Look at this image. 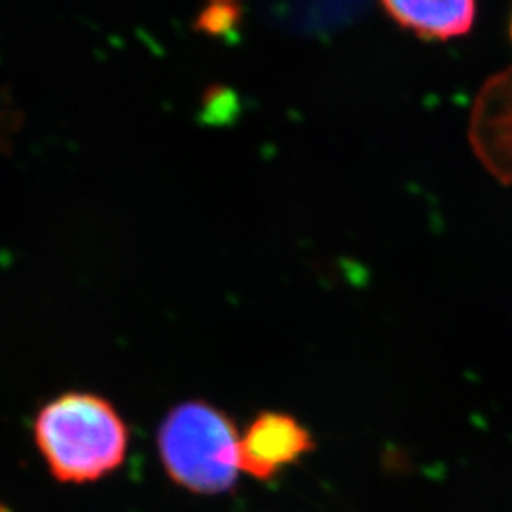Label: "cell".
Returning a JSON list of instances; mask_svg holds the SVG:
<instances>
[{
    "label": "cell",
    "instance_id": "cell-2",
    "mask_svg": "<svg viewBox=\"0 0 512 512\" xmlns=\"http://www.w3.org/2000/svg\"><path fill=\"white\" fill-rule=\"evenodd\" d=\"M156 444L167 476L190 494H226L238 482V427L215 404L184 401L173 406Z\"/></svg>",
    "mask_w": 512,
    "mask_h": 512
},
{
    "label": "cell",
    "instance_id": "cell-8",
    "mask_svg": "<svg viewBox=\"0 0 512 512\" xmlns=\"http://www.w3.org/2000/svg\"><path fill=\"white\" fill-rule=\"evenodd\" d=\"M213 2H215V4H222V6H232L234 0H213Z\"/></svg>",
    "mask_w": 512,
    "mask_h": 512
},
{
    "label": "cell",
    "instance_id": "cell-7",
    "mask_svg": "<svg viewBox=\"0 0 512 512\" xmlns=\"http://www.w3.org/2000/svg\"><path fill=\"white\" fill-rule=\"evenodd\" d=\"M239 19V10L236 6H222L215 4L207 10L200 19V27L207 29L211 35H224L228 33Z\"/></svg>",
    "mask_w": 512,
    "mask_h": 512
},
{
    "label": "cell",
    "instance_id": "cell-1",
    "mask_svg": "<svg viewBox=\"0 0 512 512\" xmlns=\"http://www.w3.org/2000/svg\"><path fill=\"white\" fill-rule=\"evenodd\" d=\"M33 439L55 480L90 484L112 475L126 461L129 429L105 397L67 391L38 410Z\"/></svg>",
    "mask_w": 512,
    "mask_h": 512
},
{
    "label": "cell",
    "instance_id": "cell-4",
    "mask_svg": "<svg viewBox=\"0 0 512 512\" xmlns=\"http://www.w3.org/2000/svg\"><path fill=\"white\" fill-rule=\"evenodd\" d=\"M469 139L490 175L512 186V69L490 78L478 93Z\"/></svg>",
    "mask_w": 512,
    "mask_h": 512
},
{
    "label": "cell",
    "instance_id": "cell-5",
    "mask_svg": "<svg viewBox=\"0 0 512 512\" xmlns=\"http://www.w3.org/2000/svg\"><path fill=\"white\" fill-rule=\"evenodd\" d=\"M387 14L421 38L463 37L475 23L476 0H382Z\"/></svg>",
    "mask_w": 512,
    "mask_h": 512
},
{
    "label": "cell",
    "instance_id": "cell-6",
    "mask_svg": "<svg viewBox=\"0 0 512 512\" xmlns=\"http://www.w3.org/2000/svg\"><path fill=\"white\" fill-rule=\"evenodd\" d=\"M275 21L294 33L329 37L363 14L368 0H264Z\"/></svg>",
    "mask_w": 512,
    "mask_h": 512
},
{
    "label": "cell",
    "instance_id": "cell-9",
    "mask_svg": "<svg viewBox=\"0 0 512 512\" xmlns=\"http://www.w3.org/2000/svg\"><path fill=\"white\" fill-rule=\"evenodd\" d=\"M511 35H512V27H511Z\"/></svg>",
    "mask_w": 512,
    "mask_h": 512
},
{
    "label": "cell",
    "instance_id": "cell-3",
    "mask_svg": "<svg viewBox=\"0 0 512 512\" xmlns=\"http://www.w3.org/2000/svg\"><path fill=\"white\" fill-rule=\"evenodd\" d=\"M315 450L310 429L287 412L264 410L239 433V473L268 482Z\"/></svg>",
    "mask_w": 512,
    "mask_h": 512
}]
</instances>
